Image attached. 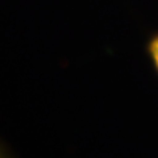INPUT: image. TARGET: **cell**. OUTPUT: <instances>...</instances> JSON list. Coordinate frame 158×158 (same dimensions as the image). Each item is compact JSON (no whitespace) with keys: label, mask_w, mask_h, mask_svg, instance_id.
Masks as SVG:
<instances>
[{"label":"cell","mask_w":158,"mask_h":158,"mask_svg":"<svg viewBox=\"0 0 158 158\" xmlns=\"http://www.w3.org/2000/svg\"><path fill=\"white\" fill-rule=\"evenodd\" d=\"M149 54L153 59V62H154L156 69L158 70V36H156L149 44Z\"/></svg>","instance_id":"obj_1"},{"label":"cell","mask_w":158,"mask_h":158,"mask_svg":"<svg viewBox=\"0 0 158 158\" xmlns=\"http://www.w3.org/2000/svg\"><path fill=\"white\" fill-rule=\"evenodd\" d=\"M0 158H13V156L7 150V148L0 142Z\"/></svg>","instance_id":"obj_2"}]
</instances>
